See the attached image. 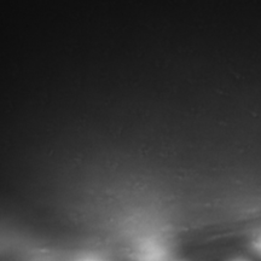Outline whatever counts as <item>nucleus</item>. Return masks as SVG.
<instances>
[{
    "mask_svg": "<svg viewBox=\"0 0 261 261\" xmlns=\"http://www.w3.org/2000/svg\"><path fill=\"white\" fill-rule=\"evenodd\" d=\"M254 248H255L257 252L261 254V236L255 241V243H254Z\"/></svg>",
    "mask_w": 261,
    "mask_h": 261,
    "instance_id": "nucleus-1",
    "label": "nucleus"
},
{
    "mask_svg": "<svg viewBox=\"0 0 261 261\" xmlns=\"http://www.w3.org/2000/svg\"><path fill=\"white\" fill-rule=\"evenodd\" d=\"M83 261H102V260H98V259H96V257H86V259Z\"/></svg>",
    "mask_w": 261,
    "mask_h": 261,
    "instance_id": "nucleus-2",
    "label": "nucleus"
}]
</instances>
